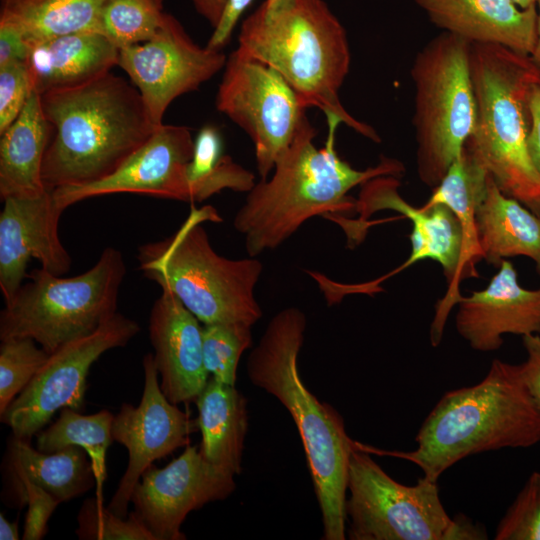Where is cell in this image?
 <instances>
[{
	"label": "cell",
	"mask_w": 540,
	"mask_h": 540,
	"mask_svg": "<svg viewBox=\"0 0 540 540\" xmlns=\"http://www.w3.org/2000/svg\"><path fill=\"white\" fill-rule=\"evenodd\" d=\"M40 98L52 127L42 164L48 191L111 176L158 127L138 89L111 72Z\"/></svg>",
	"instance_id": "obj_1"
},
{
	"label": "cell",
	"mask_w": 540,
	"mask_h": 540,
	"mask_svg": "<svg viewBox=\"0 0 540 540\" xmlns=\"http://www.w3.org/2000/svg\"><path fill=\"white\" fill-rule=\"evenodd\" d=\"M326 119L325 145H314L316 130L308 122L272 175L254 185L236 212L233 226L243 235L250 257L279 247L314 216L356 208L357 200L348 196L352 188L378 176L397 177L403 172L401 162L387 157H381L374 167L354 169L336 150L341 119L334 115Z\"/></svg>",
	"instance_id": "obj_2"
},
{
	"label": "cell",
	"mask_w": 540,
	"mask_h": 540,
	"mask_svg": "<svg viewBox=\"0 0 540 540\" xmlns=\"http://www.w3.org/2000/svg\"><path fill=\"white\" fill-rule=\"evenodd\" d=\"M305 329L306 316L299 308L279 311L249 354L247 373L255 386L283 404L297 426L322 514L323 539L344 540L348 463L354 440L346 433L341 415L320 402L301 379L298 355Z\"/></svg>",
	"instance_id": "obj_3"
},
{
	"label": "cell",
	"mask_w": 540,
	"mask_h": 540,
	"mask_svg": "<svg viewBox=\"0 0 540 540\" xmlns=\"http://www.w3.org/2000/svg\"><path fill=\"white\" fill-rule=\"evenodd\" d=\"M413 451H386L356 442L370 454L416 464L423 477L438 481L460 460L504 448L540 442V409L530 396L519 365L494 359L477 384L446 392L423 421Z\"/></svg>",
	"instance_id": "obj_4"
},
{
	"label": "cell",
	"mask_w": 540,
	"mask_h": 540,
	"mask_svg": "<svg viewBox=\"0 0 540 540\" xmlns=\"http://www.w3.org/2000/svg\"><path fill=\"white\" fill-rule=\"evenodd\" d=\"M237 50L277 71L304 104L380 142L339 98L351 55L346 31L323 0H265L242 23Z\"/></svg>",
	"instance_id": "obj_5"
},
{
	"label": "cell",
	"mask_w": 540,
	"mask_h": 540,
	"mask_svg": "<svg viewBox=\"0 0 540 540\" xmlns=\"http://www.w3.org/2000/svg\"><path fill=\"white\" fill-rule=\"evenodd\" d=\"M476 121L465 147L506 196L540 217V174L527 149L529 102L540 85L531 56L500 44L471 43Z\"/></svg>",
	"instance_id": "obj_6"
},
{
	"label": "cell",
	"mask_w": 540,
	"mask_h": 540,
	"mask_svg": "<svg viewBox=\"0 0 540 540\" xmlns=\"http://www.w3.org/2000/svg\"><path fill=\"white\" fill-rule=\"evenodd\" d=\"M221 220L213 207H192L172 236L138 247L140 270L171 291L204 325L252 327L262 317L255 288L263 265L254 257L229 259L213 249L201 223Z\"/></svg>",
	"instance_id": "obj_7"
},
{
	"label": "cell",
	"mask_w": 540,
	"mask_h": 540,
	"mask_svg": "<svg viewBox=\"0 0 540 540\" xmlns=\"http://www.w3.org/2000/svg\"><path fill=\"white\" fill-rule=\"evenodd\" d=\"M126 274L122 253L106 247L88 271L70 278L33 269L0 313V339L32 338L47 353L85 337L117 313Z\"/></svg>",
	"instance_id": "obj_8"
},
{
	"label": "cell",
	"mask_w": 540,
	"mask_h": 540,
	"mask_svg": "<svg viewBox=\"0 0 540 540\" xmlns=\"http://www.w3.org/2000/svg\"><path fill=\"white\" fill-rule=\"evenodd\" d=\"M470 46L442 32L423 46L411 67L417 173L432 189L461 155L475 127Z\"/></svg>",
	"instance_id": "obj_9"
},
{
	"label": "cell",
	"mask_w": 540,
	"mask_h": 540,
	"mask_svg": "<svg viewBox=\"0 0 540 540\" xmlns=\"http://www.w3.org/2000/svg\"><path fill=\"white\" fill-rule=\"evenodd\" d=\"M347 490L350 540H452L454 520L443 507L437 482L422 477L416 485H403L355 441Z\"/></svg>",
	"instance_id": "obj_10"
},
{
	"label": "cell",
	"mask_w": 540,
	"mask_h": 540,
	"mask_svg": "<svg viewBox=\"0 0 540 540\" xmlns=\"http://www.w3.org/2000/svg\"><path fill=\"white\" fill-rule=\"evenodd\" d=\"M216 108L251 138L258 173L267 180L301 129L308 108L273 68L237 49L226 60Z\"/></svg>",
	"instance_id": "obj_11"
},
{
	"label": "cell",
	"mask_w": 540,
	"mask_h": 540,
	"mask_svg": "<svg viewBox=\"0 0 540 540\" xmlns=\"http://www.w3.org/2000/svg\"><path fill=\"white\" fill-rule=\"evenodd\" d=\"M139 331L137 322L117 312L90 335L61 346L1 415V422L14 437L30 440L58 410H80L92 364L104 352L125 346Z\"/></svg>",
	"instance_id": "obj_12"
},
{
	"label": "cell",
	"mask_w": 540,
	"mask_h": 540,
	"mask_svg": "<svg viewBox=\"0 0 540 540\" xmlns=\"http://www.w3.org/2000/svg\"><path fill=\"white\" fill-rule=\"evenodd\" d=\"M226 60L222 51L196 44L182 24L166 12L150 40L119 49L118 66L138 89L154 124L160 126L169 105L211 79Z\"/></svg>",
	"instance_id": "obj_13"
},
{
	"label": "cell",
	"mask_w": 540,
	"mask_h": 540,
	"mask_svg": "<svg viewBox=\"0 0 540 540\" xmlns=\"http://www.w3.org/2000/svg\"><path fill=\"white\" fill-rule=\"evenodd\" d=\"M234 474L206 461L195 446L164 468L150 465L135 485L130 502L156 540H184L186 516L227 498L235 490Z\"/></svg>",
	"instance_id": "obj_14"
},
{
	"label": "cell",
	"mask_w": 540,
	"mask_h": 540,
	"mask_svg": "<svg viewBox=\"0 0 540 540\" xmlns=\"http://www.w3.org/2000/svg\"><path fill=\"white\" fill-rule=\"evenodd\" d=\"M144 389L138 406L123 403L114 415L112 437L126 447L129 460L108 509L120 517H128L131 493L143 472L155 460L187 446L189 434L198 428L176 404L163 394L158 383L154 356L143 358Z\"/></svg>",
	"instance_id": "obj_15"
},
{
	"label": "cell",
	"mask_w": 540,
	"mask_h": 540,
	"mask_svg": "<svg viewBox=\"0 0 540 540\" xmlns=\"http://www.w3.org/2000/svg\"><path fill=\"white\" fill-rule=\"evenodd\" d=\"M399 181L395 176H378L362 185L356 209L371 214L380 209H392L412 222L411 253L402 268L421 260L432 259L443 269L448 291L436 307L431 324L430 339L433 346L440 343L447 316L461 295L459 284L464 280V236L459 219L444 204L413 207L398 193Z\"/></svg>",
	"instance_id": "obj_16"
},
{
	"label": "cell",
	"mask_w": 540,
	"mask_h": 540,
	"mask_svg": "<svg viewBox=\"0 0 540 540\" xmlns=\"http://www.w3.org/2000/svg\"><path fill=\"white\" fill-rule=\"evenodd\" d=\"M194 140L188 127L162 124L111 176L52 192L63 211L82 200L115 193H137L190 202L187 166Z\"/></svg>",
	"instance_id": "obj_17"
},
{
	"label": "cell",
	"mask_w": 540,
	"mask_h": 540,
	"mask_svg": "<svg viewBox=\"0 0 540 540\" xmlns=\"http://www.w3.org/2000/svg\"><path fill=\"white\" fill-rule=\"evenodd\" d=\"M0 213V289L5 304L23 280L31 258L56 276L67 273L71 257L64 248L58 224L63 212L51 191L35 197H9Z\"/></svg>",
	"instance_id": "obj_18"
},
{
	"label": "cell",
	"mask_w": 540,
	"mask_h": 540,
	"mask_svg": "<svg viewBox=\"0 0 540 540\" xmlns=\"http://www.w3.org/2000/svg\"><path fill=\"white\" fill-rule=\"evenodd\" d=\"M457 305L456 330L476 351L498 350L506 334H540V288H523L506 259L484 289L461 296Z\"/></svg>",
	"instance_id": "obj_19"
},
{
	"label": "cell",
	"mask_w": 540,
	"mask_h": 540,
	"mask_svg": "<svg viewBox=\"0 0 540 540\" xmlns=\"http://www.w3.org/2000/svg\"><path fill=\"white\" fill-rule=\"evenodd\" d=\"M149 316V338L160 387L173 404L196 401L209 380L199 320L169 290L161 289Z\"/></svg>",
	"instance_id": "obj_20"
},
{
	"label": "cell",
	"mask_w": 540,
	"mask_h": 540,
	"mask_svg": "<svg viewBox=\"0 0 540 540\" xmlns=\"http://www.w3.org/2000/svg\"><path fill=\"white\" fill-rule=\"evenodd\" d=\"M429 20L470 43H495L531 55L537 37L536 5L513 0H414Z\"/></svg>",
	"instance_id": "obj_21"
},
{
	"label": "cell",
	"mask_w": 540,
	"mask_h": 540,
	"mask_svg": "<svg viewBox=\"0 0 540 540\" xmlns=\"http://www.w3.org/2000/svg\"><path fill=\"white\" fill-rule=\"evenodd\" d=\"M119 49L99 32H78L33 43L26 60L38 94L81 86L118 66Z\"/></svg>",
	"instance_id": "obj_22"
},
{
	"label": "cell",
	"mask_w": 540,
	"mask_h": 540,
	"mask_svg": "<svg viewBox=\"0 0 540 540\" xmlns=\"http://www.w3.org/2000/svg\"><path fill=\"white\" fill-rule=\"evenodd\" d=\"M476 231L486 263L499 267L506 258L525 256L540 275V217L502 193L490 174L476 211Z\"/></svg>",
	"instance_id": "obj_23"
},
{
	"label": "cell",
	"mask_w": 540,
	"mask_h": 540,
	"mask_svg": "<svg viewBox=\"0 0 540 540\" xmlns=\"http://www.w3.org/2000/svg\"><path fill=\"white\" fill-rule=\"evenodd\" d=\"M52 137L40 94H31L14 122L0 139V197H35L47 192L42 164Z\"/></svg>",
	"instance_id": "obj_24"
},
{
	"label": "cell",
	"mask_w": 540,
	"mask_h": 540,
	"mask_svg": "<svg viewBox=\"0 0 540 540\" xmlns=\"http://www.w3.org/2000/svg\"><path fill=\"white\" fill-rule=\"evenodd\" d=\"M8 470L12 501L17 504L23 481L41 487L60 503L89 491L96 484L88 453L81 447L68 446L52 453L33 448L29 440L13 436L9 449Z\"/></svg>",
	"instance_id": "obj_25"
},
{
	"label": "cell",
	"mask_w": 540,
	"mask_h": 540,
	"mask_svg": "<svg viewBox=\"0 0 540 540\" xmlns=\"http://www.w3.org/2000/svg\"><path fill=\"white\" fill-rule=\"evenodd\" d=\"M195 402L202 435L201 455L215 466L234 475L240 474L248 428L246 398L235 385L212 377Z\"/></svg>",
	"instance_id": "obj_26"
},
{
	"label": "cell",
	"mask_w": 540,
	"mask_h": 540,
	"mask_svg": "<svg viewBox=\"0 0 540 540\" xmlns=\"http://www.w3.org/2000/svg\"><path fill=\"white\" fill-rule=\"evenodd\" d=\"M105 0H1L0 23L33 43L78 32H99Z\"/></svg>",
	"instance_id": "obj_27"
},
{
	"label": "cell",
	"mask_w": 540,
	"mask_h": 540,
	"mask_svg": "<svg viewBox=\"0 0 540 540\" xmlns=\"http://www.w3.org/2000/svg\"><path fill=\"white\" fill-rule=\"evenodd\" d=\"M488 175L487 170L464 146L461 155L422 205L444 204L459 219L464 236V279L478 277L475 265L482 260L476 231V211L485 193Z\"/></svg>",
	"instance_id": "obj_28"
},
{
	"label": "cell",
	"mask_w": 540,
	"mask_h": 540,
	"mask_svg": "<svg viewBox=\"0 0 540 540\" xmlns=\"http://www.w3.org/2000/svg\"><path fill=\"white\" fill-rule=\"evenodd\" d=\"M190 202H201L224 189L249 192L252 172L223 154V140L217 128L204 126L194 140L193 156L187 166Z\"/></svg>",
	"instance_id": "obj_29"
},
{
	"label": "cell",
	"mask_w": 540,
	"mask_h": 540,
	"mask_svg": "<svg viewBox=\"0 0 540 540\" xmlns=\"http://www.w3.org/2000/svg\"><path fill=\"white\" fill-rule=\"evenodd\" d=\"M113 419L114 415L108 410L82 415L72 408L63 407L58 419L36 434V449L52 453L68 446L83 448L94 468L96 496L102 499V486L106 476V452L114 441L111 433Z\"/></svg>",
	"instance_id": "obj_30"
},
{
	"label": "cell",
	"mask_w": 540,
	"mask_h": 540,
	"mask_svg": "<svg viewBox=\"0 0 540 540\" xmlns=\"http://www.w3.org/2000/svg\"><path fill=\"white\" fill-rule=\"evenodd\" d=\"M165 15L164 0H105L99 33L121 49L150 40Z\"/></svg>",
	"instance_id": "obj_31"
},
{
	"label": "cell",
	"mask_w": 540,
	"mask_h": 540,
	"mask_svg": "<svg viewBox=\"0 0 540 540\" xmlns=\"http://www.w3.org/2000/svg\"><path fill=\"white\" fill-rule=\"evenodd\" d=\"M204 365L216 380L235 385L239 360L252 344L251 327L241 323L204 325Z\"/></svg>",
	"instance_id": "obj_32"
},
{
	"label": "cell",
	"mask_w": 540,
	"mask_h": 540,
	"mask_svg": "<svg viewBox=\"0 0 540 540\" xmlns=\"http://www.w3.org/2000/svg\"><path fill=\"white\" fill-rule=\"evenodd\" d=\"M32 338H12L0 345V416L24 390L50 354Z\"/></svg>",
	"instance_id": "obj_33"
},
{
	"label": "cell",
	"mask_w": 540,
	"mask_h": 540,
	"mask_svg": "<svg viewBox=\"0 0 540 540\" xmlns=\"http://www.w3.org/2000/svg\"><path fill=\"white\" fill-rule=\"evenodd\" d=\"M77 523L75 532L81 540H156L134 510L120 517L105 509L97 496L83 502Z\"/></svg>",
	"instance_id": "obj_34"
},
{
	"label": "cell",
	"mask_w": 540,
	"mask_h": 540,
	"mask_svg": "<svg viewBox=\"0 0 540 540\" xmlns=\"http://www.w3.org/2000/svg\"><path fill=\"white\" fill-rule=\"evenodd\" d=\"M496 540H540V472H533L497 525Z\"/></svg>",
	"instance_id": "obj_35"
},
{
	"label": "cell",
	"mask_w": 540,
	"mask_h": 540,
	"mask_svg": "<svg viewBox=\"0 0 540 540\" xmlns=\"http://www.w3.org/2000/svg\"><path fill=\"white\" fill-rule=\"evenodd\" d=\"M33 92L26 62L0 67V135L18 117Z\"/></svg>",
	"instance_id": "obj_36"
},
{
	"label": "cell",
	"mask_w": 540,
	"mask_h": 540,
	"mask_svg": "<svg viewBox=\"0 0 540 540\" xmlns=\"http://www.w3.org/2000/svg\"><path fill=\"white\" fill-rule=\"evenodd\" d=\"M28 504L23 540H39L47 531V522L60 502L50 493L29 481L20 487L17 505Z\"/></svg>",
	"instance_id": "obj_37"
},
{
	"label": "cell",
	"mask_w": 540,
	"mask_h": 540,
	"mask_svg": "<svg viewBox=\"0 0 540 540\" xmlns=\"http://www.w3.org/2000/svg\"><path fill=\"white\" fill-rule=\"evenodd\" d=\"M526 360L519 364L521 377L533 401L540 409V335L522 337Z\"/></svg>",
	"instance_id": "obj_38"
},
{
	"label": "cell",
	"mask_w": 540,
	"mask_h": 540,
	"mask_svg": "<svg viewBox=\"0 0 540 540\" xmlns=\"http://www.w3.org/2000/svg\"><path fill=\"white\" fill-rule=\"evenodd\" d=\"M252 1L226 0L221 17L206 45L208 49L221 51L227 45L238 20Z\"/></svg>",
	"instance_id": "obj_39"
},
{
	"label": "cell",
	"mask_w": 540,
	"mask_h": 540,
	"mask_svg": "<svg viewBox=\"0 0 540 540\" xmlns=\"http://www.w3.org/2000/svg\"><path fill=\"white\" fill-rule=\"evenodd\" d=\"M31 46L17 28L7 23H0V67L26 62Z\"/></svg>",
	"instance_id": "obj_40"
},
{
	"label": "cell",
	"mask_w": 540,
	"mask_h": 540,
	"mask_svg": "<svg viewBox=\"0 0 540 540\" xmlns=\"http://www.w3.org/2000/svg\"><path fill=\"white\" fill-rule=\"evenodd\" d=\"M529 109L530 128L527 135V149L533 165L540 174V85L532 91Z\"/></svg>",
	"instance_id": "obj_41"
},
{
	"label": "cell",
	"mask_w": 540,
	"mask_h": 540,
	"mask_svg": "<svg viewBox=\"0 0 540 540\" xmlns=\"http://www.w3.org/2000/svg\"><path fill=\"white\" fill-rule=\"evenodd\" d=\"M454 520L452 540H478L488 538L485 529L475 524L465 515H457Z\"/></svg>",
	"instance_id": "obj_42"
},
{
	"label": "cell",
	"mask_w": 540,
	"mask_h": 540,
	"mask_svg": "<svg viewBox=\"0 0 540 540\" xmlns=\"http://www.w3.org/2000/svg\"><path fill=\"white\" fill-rule=\"evenodd\" d=\"M196 12L214 28L222 14L226 0H189Z\"/></svg>",
	"instance_id": "obj_43"
},
{
	"label": "cell",
	"mask_w": 540,
	"mask_h": 540,
	"mask_svg": "<svg viewBox=\"0 0 540 540\" xmlns=\"http://www.w3.org/2000/svg\"><path fill=\"white\" fill-rule=\"evenodd\" d=\"M18 521L9 522L3 513H0V539L17 540L19 539Z\"/></svg>",
	"instance_id": "obj_44"
},
{
	"label": "cell",
	"mask_w": 540,
	"mask_h": 540,
	"mask_svg": "<svg viewBox=\"0 0 540 540\" xmlns=\"http://www.w3.org/2000/svg\"><path fill=\"white\" fill-rule=\"evenodd\" d=\"M538 5V16H537V37L534 49L531 53V58L534 61V63L539 67L540 69V0H537Z\"/></svg>",
	"instance_id": "obj_45"
},
{
	"label": "cell",
	"mask_w": 540,
	"mask_h": 540,
	"mask_svg": "<svg viewBox=\"0 0 540 540\" xmlns=\"http://www.w3.org/2000/svg\"><path fill=\"white\" fill-rule=\"evenodd\" d=\"M520 8H528L530 6L536 5L537 0H513Z\"/></svg>",
	"instance_id": "obj_46"
}]
</instances>
